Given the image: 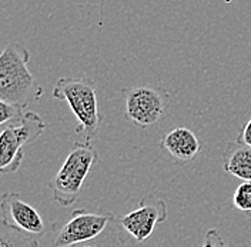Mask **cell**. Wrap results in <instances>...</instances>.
<instances>
[{
  "label": "cell",
  "instance_id": "obj_15",
  "mask_svg": "<svg viewBox=\"0 0 251 247\" xmlns=\"http://www.w3.org/2000/svg\"><path fill=\"white\" fill-rule=\"evenodd\" d=\"M237 141L241 144H246L251 147V117L246 122V124L240 129L238 136H237Z\"/></svg>",
  "mask_w": 251,
  "mask_h": 247
},
{
  "label": "cell",
  "instance_id": "obj_10",
  "mask_svg": "<svg viewBox=\"0 0 251 247\" xmlns=\"http://www.w3.org/2000/svg\"><path fill=\"white\" fill-rule=\"evenodd\" d=\"M223 169L241 182H251V147L237 140L227 143L223 152Z\"/></svg>",
  "mask_w": 251,
  "mask_h": 247
},
{
  "label": "cell",
  "instance_id": "obj_4",
  "mask_svg": "<svg viewBox=\"0 0 251 247\" xmlns=\"http://www.w3.org/2000/svg\"><path fill=\"white\" fill-rule=\"evenodd\" d=\"M46 123L34 111L25 114L0 130V174H12L20 169L25 159V146L39 139Z\"/></svg>",
  "mask_w": 251,
  "mask_h": 247
},
{
  "label": "cell",
  "instance_id": "obj_6",
  "mask_svg": "<svg viewBox=\"0 0 251 247\" xmlns=\"http://www.w3.org/2000/svg\"><path fill=\"white\" fill-rule=\"evenodd\" d=\"M169 217L167 203L154 194L144 196L136 209L122 217H116L114 223L134 242L143 243L156 230L157 224L164 223Z\"/></svg>",
  "mask_w": 251,
  "mask_h": 247
},
{
  "label": "cell",
  "instance_id": "obj_1",
  "mask_svg": "<svg viewBox=\"0 0 251 247\" xmlns=\"http://www.w3.org/2000/svg\"><path fill=\"white\" fill-rule=\"evenodd\" d=\"M29 62V50L20 45L9 43L0 52V99L3 102L26 109L43 96Z\"/></svg>",
  "mask_w": 251,
  "mask_h": 247
},
{
  "label": "cell",
  "instance_id": "obj_2",
  "mask_svg": "<svg viewBox=\"0 0 251 247\" xmlns=\"http://www.w3.org/2000/svg\"><path fill=\"white\" fill-rule=\"evenodd\" d=\"M51 94L54 99L69 105L78 122L76 133L83 135L87 143H92L103 122L94 80L86 76L60 78L56 82Z\"/></svg>",
  "mask_w": 251,
  "mask_h": 247
},
{
  "label": "cell",
  "instance_id": "obj_9",
  "mask_svg": "<svg viewBox=\"0 0 251 247\" xmlns=\"http://www.w3.org/2000/svg\"><path fill=\"white\" fill-rule=\"evenodd\" d=\"M160 147L167 150L178 165H188L200 153V140L187 127H176L160 140Z\"/></svg>",
  "mask_w": 251,
  "mask_h": 247
},
{
  "label": "cell",
  "instance_id": "obj_5",
  "mask_svg": "<svg viewBox=\"0 0 251 247\" xmlns=\"http://www.w3.org/2000/svg\"><path fill=\"white\" fill-rule=\"evenodd\" d=\"M125 97V117L136 127L147 129L158 123L170 105V94L151 86H131L122 90Z\"/></svg>",
  "mask_w": 251,
  "mask_h": 247
},
{
  "label": "cell",
  "instance_id": "obj_14",
  "mask_svg": "<svg viewBox=\"0 0 251 247\" xmlns=\"http://www.w3.org/2000/svg\"><path fill=\"white\" fill-rule=\"evenodd\" d=\"M201 247H228L217 229H210L204 234Z\"/></svg>",
  "mask_w": 251,
  "mask_h": 247
},
{
  "label": "cell",
  "instance_id": "obj_3",
  "mask_svg": "<svg viewBox=\"0 0 251 247\" xmlns=\"http://www.w3.org/2000/svg\"><path fill=\"white\" fill-rule=\"evenodd\" d=\"M99 160V153L92 143H75L64 163L54 177L47 183L53 200L62 207H69L77 200L87 176Z\"/></svg>",
  "mask_w": 251,
  "mask_h": 247
},
{
  "label": "cell",
  "instance_id": "obj_17",
  "mask_svg": "<svg viewBox=\"0 0 251 247\" xmlns=\"http://www.w3.org/2000/svg\"><path fill=\"white\" fill-rule=\"evenodd\" d=\"M80 247H97V246H80Z\"/></svg>",
  "mask_w": 251,
  "mask_h": 247
},
{
  "label": "cell",
  "instance_id": "obj_11",
  "mask_svg": "<svg viewBox=\"0 0 251 247\" xmlns=\"http://www.w3.org/2000/svg\"><path fill=\"white\" fill-rule=\"evenodd\" d=\"M0 247H39L36 236L20 230L0 217Z\"/></svg>",
  "mask_w": 251,
  "mask_h": 247
},
{
  "label": "cell",
  "instance_id": "obj_12",
  "mask_svg": "<svg viewBox=\"0 0 251 247\" xmlns=\"http://www.w3.org/2000/svg\"><path fill=\"white\" fill-rule=\"evenodd\" d=\"M231 203L234 209L251 219V182H243L235 189Z\"/></svg>",
  "mask_w": 251,
  "mask_h": 247
},
{
  "label": "cell",
  "instance_id": "obj_8",
  "mask_svg": "<svg viewBox=\"0 0 251 247\" xmlns=\"http://www.w3.org/2000/svg\"><path fill=\"white\" fill-rule=\"evenodd\" d=\"M3 219L31 236H42L46 232V223L42 215L15 192H7L0 199Z\"/></svg>",
  "mask_w": 251,
  "mask_h": 247
},
{
  "label": "cell",
  "instance_id": "obj_16",
  "mask_svg": "<svg viewBox=\"0 0 251 247\" xmlns=\"http://www.w3.org/2000/svg\"><path fill=\"white\" fill-rule=\"evenodd\" d=\"M226 3H231V1H235V0H224Z\"/></svg>",
  "mask_w": 251,
  "mask_h": 247
},
{
  "label": "cell",
  "instance_id": "obj_7",
  "mask_svg": "<svg viewBox=\"0 0 251 247\" xmlns=\"http://www.w3.org/2000/svg\"><path fill=\"white\" fill-rule=\"evenodd\" d=\"M114 213H92L83 209H77L72 217L56 233L51 247H75L96 239L107 227L109 223H114Z\"/></svg>",
  "mask_w": 251,
  "mask_h": 247
},
{
  "label": "cell",
  "instance_id": "obj_13",
  "mask_svg": "<svg viewBox=\"0 0 251 247\" xmlns=\"http://www.w3.org/2000/svg\"><path fill=\"white\" fill-rule=\"evenodd\" d=\"M25 109L17 108V106H13L10 103H6L0 99V127L4 126V124L13 123L16 120H19L25 111Z\"/></svg>",
  "mask_w": 251,
  "mask_h": 247
}]
</instances>
